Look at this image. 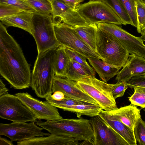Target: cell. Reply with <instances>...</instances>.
<instances>
[{
    "label": "cell",
    "mask_w": 145,
    "mask_h": 145,
    "mask_svg": "<svg viewBox=\"0 0 145 145\" xmlns=\"http://www.w3.org/2000/svg\"><path fill=\"white\" fill-rule=\"evenodd\" d=\"M22 11H23L12 6L0 3V18L12 15Z\"/></svg>",
    "instance_id": "cell-35"
},
{
    "label": "cell",
    "mask_w": 145,
    "mask_h": 145,
    "mask_svg": "<svg viewBox=\"0 0 145 145\" xmlns=\"http://www.w3.org/2000/svg\"><path fill=\"white\" fill-rule=\"evenodd\" d=\"M0 117L13 122H36L37 119L15 95L8 93L0 97Z\"/></svg>",
    "instance_id": "cell-9"
},
{
    "label": "cell",
    "mask_w": 145,
    "mask_h": 145,
    "mask_svg": "<svg viewBox=\"0 0 145 145\" xmlns=\"http://www.w3.org/2000/svg\"><path fill=\"white\" fill-rule=\"evenodd\" d=\"M15 95L37 119H44L48 121L63 118L57 107L46 100L40 101L27 92L17 93Z\"/></svg>",
    "instance_id": "cell-13"
},
{
    "label": "cell",
    "mask_w": 145,
    "mask_h": 145,
    "mask_svg": "<svg viewBox=\"0 0 145 145\" xmlns=\"http://www.w3.org/2000/svg\"><path fill=\"white\" fill-rule=\"evenodd\" d=\"M65 47L60 46L56 49L54 62L56 76L63 78L70 59L66 54Z\"/></svg>",
    "instance_id": "cell-24"
},
{
    "label": "cell",
    "mask_w": 145,
    "mask_h": 145,
    "mask_svg": "<svg viewBox=\"0 0 145 145\" xmlns=\"http://www.w3.org/2000/svg\"><path fill=\"white\" fill-rule=\"evenodd\" d=\"M97 25L99 29L117 39L130 55L135 54L145 59V45L140 37L133 35L114 24L99 23Z\"/></svg>",
    "instance_id": "cell-10"
},
{
    "label": "cell",
    "mask_w": 145,
    "mask_h": 145,
    "mask_svg": "<svg viewBox=\"0 0 145 145\" xmlns=\"http://www.w3.org/2000/svg\"><path fill=\"white\" fill-rule=\"evenodd\" d=\"M137 21V32L141 36H145V1L136 0Z\"/></svg>",
    "instance_id": "cell-27"
},
{
    "label": "cell",
    "mask_w": 145,
    "mask_h": 145,
    "mask_svg": "<svg viewBox=\"0 0 145 145\" xmlns=\"http://www.w3.org/2000/svg\"><path fill=\"white\" fill-rule=\"evenodd\" d=\"M0 3L10 5L25 12L33 13L36 12L24 0H0Z\"/></svg>",
    "instance_id": "cell-32"
},
{
    "label": "cell",
    "mask_w": 145,
    "mask_h": 145,
    "mask_svg": "<svg viewBox=\"0 0 145 145\" xmlns=\"http://www.w3.org/2000/svg\"><path fill=\"white\" fill-rule=\"evenodd\" d=\"M89 24L109 23L122 24L121 19L104 2L89 1L80 4L76 9Z\"/></svg>",
    "instance_id": "cell-8"
},
{
    "label": "cell",
    "mask_w": 145,
    "mask_h": 145,
    "mask_svg": "<svg viewBox=\"0 0 145 145\" xmlns=\"http://www.w3.org/2000/svg\"><path fill=\"white\" fill-rule=\"evenodd\" d=\"M137 87L139 90L143 92L145 94V88L140 87Z\"/></svg>",
    "instance_id": "cell-41"
},
{
    "label": "cell",
    "mask_w": 145,
    "mask_h": 145,
    "mask_svg": "<svg viewBox=\"0 0 145 145\" xmlns=\"http://www.w3.org/2000/svg\"><path fill=\"white\" fill-rule=\"evenodd\" d=\"M141 0L143 1H145V0Z\"/></svg>",
    "instance_id": "cell-45"
},
{
    "label": "cell",
    "mask_w": 145,
    "mask_h": 145,
    "mask_svg": "<svg viewBox=\"0 0 145 145\" xmlns=\"http://www.w3.org/2000/svg\"><path fill=\"white\" fill-rule=\"evenodd\" d=\"M127 83L128 87L131 88L136 87L145 88V76H134Z\"/></svg>",
    "instance_id": "cell-36"
},
{
    "label": "cell",
    "mask_w": 145,
    "mask_h": 145,
    "mask_svg": "<svg viewBox=\"0 0 145 145\" xmlns=\"http://www.w3.org/2000/svg\"><path fill=\"white\" fill-rule=\"evenodd\" d=\"M9 89L7 88L1 79L0 80V96L8 93Z\"/></svg>",
    "instance_id": "cell-39"
},
{
    "label": "cell",
    "mask_w": 145,
    "mask_h": 145,
    "mask_svg": "<svg viewBox=\"0 0 145 145\" xmlns=\"http://www.w3.org/2000/svg\"><path fill=\"white\" fill-rule=\"evenodd\" d=\"M51 3L54 22L56 18L59 17L61 22L74 27L90 24L76 10L72 9L61 0H52Z\"/></svg>",
    "instance_id": "cell-15"
},
{
    "label": "cell",
    "mask_w": 145,
    "mask_h": 145,
    "mask_svg": "<svg viewBox=\"0 0 145 145\" xmlns=\"http://www.w3.org/2000/svg\"><path fill=\"white\" fill-rule=\"evenodd\" d=\"M48 1H49L51 3L52 1V0H47Z\"/></svg>",
    "instance_id": "cell-44"
},
{
    "label": "cell",
    "mask_w": 145,
    "mask_h": 145,
    "mask_svg": "<svg viewBox=\"0 0 145 145\" xmlns=\"http://www.w3.org/2000/svg\"><path fill=\"white\" fill-rule=\"evenodd\" d=\"M66 5L73 9L76 10L80 5L83 0H61Z\"/></svg>",
    "instance_id": "cell-37"
},
{
    "label": "cell",
    "mask_w": 145,
    "mask_h": 145,
    "mask_svg": "<svg viewBox=\"0 0 145 145\" xmlns=\"http://www.w3.org/2000/svg\"><path fill=\"white\" fill-rule=\"evenodd\" d=\"M135 136L139 145H145V122L140 114L137 120L134 129Z\"/></svg>",
    "instance_id": "cell-31"
},
{
    "label": "cell",
    "mask_w": 145,
    "mask_h": 145,
    "mask_svg": "<svg viewBox=\"0 0 145 145\" xmlns=\"http://www.w3.org/2000/svg\"><path fill=\"white\" fill-rule=\"evenodd\" d=\"M26 122H13L10 123L0 124V135L9 138L12 141H20L35 137L48 136L50 133H44V129L39 127L34 121L27 123Z\"/></svg>",
    "instance_id": "cell-11"
},
{
    "label": "cell",
    "mask_w": 145,
    "mask_h": 145,
    "mask_svg": "<svg viewBox=\"0 0 145 145\" xmlns=\"http://www.w3.org/2000/svg\"><path fill=\"white\" fill-rule=\"evenodd\" d=\"M36 124L47 131L50 134L67 136L89 142L93 145L94 134L89 120L63 119L43 121L39 120Z\"/></svg>",
    "instance_id": "cell-3"
},
{
    "label": "cell",
    "mask_w": 145,
    "mask_h": 145,
    "mask_svg": "<svg viewBox=\"0 0 145 145\" xmlns=\"http://www.w3.org/2000/svg\"><path fill=\"white\" fill-rule=\"evenodd\" d=\"M128 87L127 82L124 81L113 84L112 92L114 99L123 96Z\"/></svg>",
    "instance_id": "cell-34"
},
{
    "label": "cell",
    "mask_w": 145,
    "mask_h": 145,
    "mask_svg": "<svg viewBox=\"0 0 145 145\" xmlns=\"http://www.w3.org/2000/svg\"><path fill=\"white\" fill-rule=\"evenodd\" d=\"M40 14H51L52 8L51 3L47 0H24Z\"/></svg>",
    "instance_id": "cell-29"
},
{
    "label": "cell",
    "mask_w": 145,
    "mask_h": 145,
    "mask_svg": "<svg viewBox=\"0 0 145 145\" xmlns=\"http://www.w3.org/2000/svg\"><path fill=\"white\" fill-rule=\"evenodd\" d=\"M76 82L78 86L103 110L110 112L118 108L112 93L113 84H108L91 75Z\"/></svg>",
    "instance_id": "cell-6"
},
{
    "label": "cell",
    "mask_w": 145,
    "mask_h": 145,
    "mask_svg": "<svg viewBox=\"0 0 145 145\" xmlns=\"http://www.w3.org/2000/svg\"><path fill=\"white\" fill-rule=\"evenodd\" d=\"M144 76H145V75H144Z\"/></svg>",
    "instance_id": "cell-46"
},
{
    "label": "cell",
    "mask_w": 145,
    "mask_h": 145,
    "mask_svg": "<svg viewBox=\"0 0 145 145\" xmlns=\"http://www.w3.org/2000/svg\"><path fill=\"white\" fill-rule=\"evenodd\" d=\"M52 99L56 101H60L63 99L65 97L64 94L61 91H56L51 95Z\"/></svg>",
    "instance_id": "cell-38"
},
{
    "label": "cell",
    "mask_w": 145,
    "mask_h": 145,
    "mask_svg": "<svg viewBox=\"0 0 145 145\" xmlns=\"http://www.w3.org/2000/svg\"><path fill=\"white\" fill-rule=\"evenodd\" d=\"M52 92H62L65 96L73 99L98 104L78 85L76 82L55 76L53 82Z\"/></svg>",
    "instance_id": "cell-14"
},
{
    "label": "cell",
    "mask_w": 145,
    "mask_h": 145,
    "mask_svg": "<svg viewBox=\"0 0 145 145\" xmlns=\"http://www.w3.org/2000/svg\"><path fill=\"white\" fill-rule=\"evenodd\" d=\"M110 112L133 131L137 118L140 114V110L131 104Z\"/></svg>",
    "instance_id": "cell-21"
},
{
    "label": "cell",
    "mask_w": 145,
    "mask_h": 145,
    "mask_svg": "<svg viewBox=\"0 0 145 145\" xmlns=\"http://www.w3.org/2000/svg\"><path fill=\"white\" fill-rule=\"evenodd\" d=\"M34 12L23 11L10 16L0 18L1 22L6 26L22 29L31 34L33 29Z\"/></svg>",
    "instance_id": "cell-19"
},
{
    "label": "cell",
    "mask_w": 145,
    "mask_h": 145,
    "mask_svg": "<svg viewBox=\"0 0 145 145\" xmlns=\"http://www.w3.org/2000/svg\"><path fill=\"white\" fill-rule=\"evenodd\" d=\"M79 140L71 137L50 134L47 136L36 137L30 139L18 141V145H80Z\"/></svg>",
    "instance_id": "cell-18"
},
{
    "label": "cell",
    "mask_w": 145,
    "mask_h": 145,
    "mask_svg": "<svg viewBox=\"0 0 145 145\" xmlns=\"http://www.w3.org/2000/svg\"><path fill=\"white\" fill-rule=\"evenodd\" d=\"M74 27L78 34L88 45L96 52V34L98 28L97 24H90Z\"/></svg>",
    "instance_id": "cell-23"
},
{
    "label": "cell",
    "mask_w": 145,
    "mask_h": 145,
    "mask_svg": "<svg viewBox=\"0 0 145 145\" xmlns=\"http://www.w3.org/2000/svg\"><path fill=\"white\" fill-rule=\"evenodd\" d=\"M140 37L143 41H145V36H141Z\"/></svg>",
    "instance_id": "cell-43"
},
{
    "label": "cell",
    "mask_w": 145,
    "mask_h": 145,
    "mask_svg": "<svg viewBox=\"0 0 145 145\" xmlns=\"http://www.w3.org/2000/svg\"><path fill=\"white\" fill-rule=\"evenodd\" d=\"M33 24L31 35L35 40L38 54L61 46L56 36L51 14L34 12Z\"/></svg>",
    "instance_id": "cell-5"
},
{
    "label": "cell",
    "mask_w": 145,
    "mask_h": 145,
    "mask_svg": "<svg viewBox=\"0 0 145 145\" xmlns=\"http://www.w3.org/2000/svg\"><path fill=\"white\" fill-rule=\"evenodd\" d=\"M99 115L121 136L129 145H136L134 131L122 122L110 112L102 110Z\"/></svg>",
    "instance_id": "cell-17"
},
{
    "label": "cell",
    "mask_w": 145,
    "mask_h": 145,
    "mask_svg": "<svg viewBox=\"0 0 145 145\" xmlns=\"http://www.w3.org/2000/svg\"><path fill=\"white\" fill-rule=\"evenodd\" d=\"M88 59L100 79L106 83L117 75L121 68L109 64L103 60L96 58L90 57Z\"/></svg>",
    "instance_id": "cell-20"
},
{
    "label": "cell",
    "mask_w": 145,
    "mask_h": 145,
    "mask_svg": "<svg viewBox=\"0 0 145 145\" xmlns=\"http://www.w3.org/2000/svg\"><path fill=\"white\" fill-rule=\"evenodd\" d=\"M11 140L10 141L4 138H2L0 136V144L1 145H13V144Z\"/></svg>",
    "instance_id": "cell-40"
},
{
    "label": "cell",
    "mask_w": 145,
    "mask_h": 145,
    "mask_svg": "<svg viewBox=\"0 0 145 145\" xmlns=\"http://www.w3.org/2000/svg\"><path fill=\"white\" fill-rule=\"evenodd\" d=\"M57 48L38 54L35 62L31 73L30 86L39 97L45 98L52 95L53 82L55 76L54 62Z\"/></svg>",
    "instance_id": "cell-2"
},
{
    "label": "cell",
    "mask_w": 145,
    "mask_h": 145,
    "mask_svg": "<svg viewBox=\"0 0 145 145\" xmlns=\"http://www.w3.org/2000/svg\"><path fill=\"white\" fill-rule=\"evenodd\" d=\"M104 2L109 6L120 18L122 24L133 25L129 17L119 0H105Z\"/></svg>",
    "instance_id": "cell-26"
},
{
    "label": "cell",
    "mask_w": 145,
    "mask_h": 145,
    "mask_svg": "<svg viewBox=\"0 0 145 145\" xmlns=\"http://www.w3.org/2000/svg\"><path fill=\"white\" fill-rule=\"evenodd\" d=\"M65 51L70 59L73 60L82 65L90 75L95 76V71L86 61L87 58L73 50L65 47Z\"/></svg>",
    "instance_id": "cell-28"
},
{
    "label": "cell",
    "mask_w": 145,
    "mask_h": 145,
    "mask_svg": "<svg viewBox=\"0 0 145 145\" xmlns=\"http://www.w3.org/2000/svg\"><path fill=\"white\" fill-rule=\"evenodd\" d=\"M133 88L134 92L132 95L129 97V101L132 104L145 108V94L137 87Z\"/></svg>",
    "instance_id": "cell-33"
},
{
    "label": "cell",
    "mask_w": 145,
    "mask_h": 145,
    "mask_svg": "<svg viewBox=\"0 0 145 145\" xmlns=\"http://www.w3.org/2000/svg\"><path fill=\"white\" fill-rule=\"evenodd\" d=\"M57 108L64 111L75 112L78 118L82 115L91 117L99 115L101 111L103 110L99 104L93 103L73 105H62L59 106Z\"/></svg>",
    "instance_id": "cell-22"
},
{
    "label": "cell",
    "mask_w": 145,
    "mask_h": 145,
    "mask_svg": "<svg viewBox=\"0 0 145 145\" xmlns=\"http://www.w3.org/2000/svg\"><path fill=\"white\" fill-rule=\"evenodd\" d=\"M105 0H90V1H101L104 2Z\"/></svg>",
    "instance_id": "cell-42"
},
{
    "label": "cell",
    "mask_w": 145,
    "mask_h": 145,
    "mask_svg": "<svg viewBox=\"0 0 145 145\" xmlns=\"http://www.w3.org/2000/svg\"><path fill=\"white\" fill-rule=\"evenodd\" d=\"M145 75V59L135 54L130 55L128 61L118 72L115 79L117 82H127L132 77Z\"/></svg>",
    "instance_id": "cell-16"
},
{
    "label": "cell",
    "mask_w": 145,
    "mask_h": 145,
    "mask_svg": "<svg viewBox=\"0 0 145 145\" xmlns=\"http://www.w3.org/2000/svg\"><path fill=\"white\" fill-rule=\"evenodd\" d=\"M127 12L133 26L137 28V18L136 8V0H119Z\"/></svg>",
    "instance_id": "cell-30"
},
{
    "label": "cell",
    "mask_w": 145,
    "mask_h": 145,
    "mask_svg": "<svg viewBox=\"0 0 145 145\" xmlns=\"http://www.w3.org/2000/svg\"><path fill=\"white\" fill-rule=\"evenodd\" d=\"M0 74L11 88L22 89L30 86V66L20 45L0 22Z\"/></svg>",
    "instance_id": "cell-1"
},
{
    "label": "cell",
    "mask_w": 145,
    "mask_h": 145,
    "mask_svg": "<svg viewBox=\"0 0 145 145\" xmlns=\"http://www.w3.org/2000/svg\"><path fill=\"white\" fill-rule=\"evenodd\" d=\"M96 52L106 63L120 67L127 63L130 55L120 42L98 28L96 34Z\"/></svg>",
    "instance_id": "cell-4"
},
{
    "label": "cell",
    "mask_w": 145,
    "mask_h": 145,
    "mask_svg": "<svg viewBox=\"0 0 145 145\" xmlns=\"http://www.w3.org/2000/svg\"><path fill=\"white\" fill-rule=\"evenodd\" d=\"M89 121L94 134L93 145H129L99 115L91 117Z\"/></svg>",
    "instance_id": "cell-12"
},
{
    "label": "cell",
    "mask_w": 145,
    "mask_h": 145,
    "mask_svg": "<svg viewBox=\"0 0 145 145\" xmlns=\"http://www.w3.org/2000/svg\"><path fill=\"white\" fill-rule=\"evenodd\" d=\"M90 76L82 65L73 60L70 59L63 78L77 82Z\"/></svg>",
    "instance_id": "cell-25"
},
{
    "label": "cell",
    "mask_w": 145,
    "mask_h": 145,
    "mask_svg": "<svg viewBox=\"0 0 145 145\" xmlns=\"http://www.w3.org/2000/svg\"><path fill=\"white\" fill-rule=\"evenodd\" d=\"M56 39L60 45L71 49L85 57L103 59L91 49L80 37L74 27L61 22L59 20L54 22Z\"/></svg>",
    "instance_id": "cell-7"
}]
</instances>
